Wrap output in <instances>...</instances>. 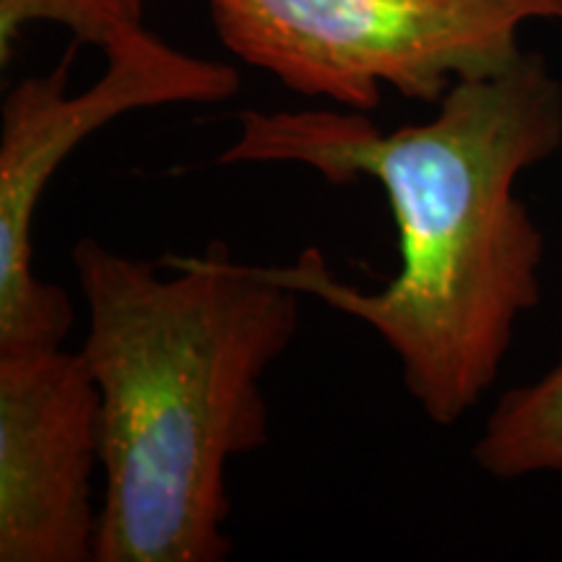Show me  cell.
I'll return each mask as SVG.
<instances>
[{"mask_svg":"<svg viewBox=\"0 0 562 562\" xmlns=\"http://www.w3.org/2000/svg\"><path fill=\"white\" fill-rule=\"evenodd\" d=\"M438 104L432 121L389 133L357 110H245L220 165H302L334 186L383 188L402 252L383 290L336 279L315 248L266 269L370 326L422 414L453 427L497 381L516 323L542 300L544 235L516 182L560 151L562 83L542 55L524 53L456 81Z\"/></svg>","mask_w":562,"mask_h":562,"instance_id":"1","label":"cell"},{"mask_svg":"<svg viewBox=\"0 0 562 562\" xmlns=\"http://www.w3.org/2000/svg\"><path fill=\"white\" fill-rule=\"evenodd\" d=\"M81 355L102 398L94 562H222L227 467L269 442L263 375L300 328L302 294L211 243L157 263L74 245Z\"/></svg>","mask_w":562,"mask_h":562,"instance_id":"2","label":"cell"},{"mask_svg":"<svg viewBox=\"0 0 562 562\" xmlns=\"http://www.w3.org/2000/svg\"><path fill=\"white\" fill-rule=\"evenodd\" d=\"M216 37L286 89L372 112L383 87L440 102L521 58V26L562 0H206Z\"/></svg>","mask_w":562,"mask_h":562,"instance_id":"3","label":"cell"},{"mask_svg":"<svg viewBox=\"0 0 562 562\" xmlns=\"http://www.w3.org/2000/svg\"><path fill=\"white\" fill-rule=\"evenodd\" d=\"M70 45L47 76L19 81L3 100L0 128V351L63 347L74 305L58 284L32 269L34 214L60 165L89 136L136 110L214 104L237 94L240 74L227 63L193 58L133 30L104 50L108 68L68 94Z\"/></svg>","mask_w":562,"mask_h":562,"instance_id":"4","label":"cell"},{"mask_svg":"<svg viewBox=\"0 0 562 562\" xmlns=\"http://www.w3.org/2000/svg\"><path fill=\"white\" fill-rule=\"evenodd\" d=\"M102 398L79 351H0V562H94Z\"/></svg>","mask_w":562,"mask_h":562,"instance_id":"5","label":"cell"},{"mask_svg":"<svg viewBox=\"0 0 562 562\" xmlns=\"http://www.w3.org/2000/svg\"><path fill=\"white\" fill-rule=\"evenodd\" d=\"M472 456L495 480L562 476V357L542 378L497 398Z\"/></svg>","mask_w":562,"mask_h":562,"instance_id":"6","label":"cell"},{"mask_svg":"<svg viewBox=\"0 0 562 562\" xmlns=\"http://www.w3.org/2000/svg\"><path fill=\"white\" fill-rule=\"evenodd\" d=\"M53 21L74 34V45L104 53L123 34L144 26V0H0V66H9L24 26Z\"/></svg>","mask_w":562,"mask_h":562,"instance_id":"7","label":"cell"}]
</instances>
